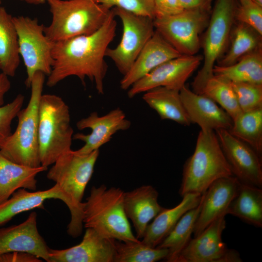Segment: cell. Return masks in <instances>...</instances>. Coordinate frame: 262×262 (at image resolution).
<instances>
[{
	"instance_id": "cell-1",
	"label": "cell",
	"mask_w": 262,
	"mask_h": 262,
	"mask_svg": "<svg viewBox=\"0 0 262 262\" xmlns=\"http://www.w3.org/2000/svg\"><path fill=\"white\" fill-rule=\"evenodd\" d=\"M112 8L103 25L95 33L53 43V63L46 85L51 87L66 78L77 77L85 86L88 78L99 94H104L108 66L105 53L115 35L116 21Z\"/></svg>"
},
{
	"instance_id": "cell-2",
	"label": "cell",
	"mask_w": 262,
	"mask_h": 262,
	"mask_svg": "<svg viewBox=\"0 0 262 262\" xmlns=\"http://www.w3.org/2000/svg\"><path fill=\"white\" fill-rule=\"evenodd\" d=\"M124 193L120 188L93 186L83 202L84 227L107 238L122 242L139 241L133 234L125 211Z\"/></svg>"
},
{
	"instance_id": "cell-3",
	"label": "cell",
	"mask_w": 262,
	"mask_h": 262,
	"mask_svg": "<svg viewBox=\"0 0 262 262\" xmlns=\"http://www.w3.org/2000/svg\"><path fill=\"white\" fill-rule=\"evenodd\" d=\"M52 15L44 33L51 41L88 35L104 23L112 8L94 0H48Z\"/></svg>"
},
{
	"instance_id": "cell-4",
	"label": "cell",
	"mask_w": 262,
	"mask_h": 262,
	"mask_svg": "<svg viewBox=\"0 0 262 262\" xmlns=\"http://www.w3.org/2000/svg\"><path fill=\"white\" fill-rule=\"evenodd\" d=\"M232 175L215 131L201 130L195 151L183 165L180 195L202 194L215 180Z\"/></svg>"
},
{
	"instance_id": "cell-5",
	"label": "cell",
	"mask_w": 262,
	"mask_h": 262,
	"mask_svg": "<svg viewBox=\"0 0 262 262\" xmlns=\"http://www.w3.org/2000/svg\"><path fill=\"white\" fill-rule=\"evenodd\" d=\"M45 79L43 73L34 74L29 102L25 108L19 111L15 131L0 148V152L7 159L32 167L41 166L38 142L39 105Z\"/></svg>"
},
{
	"instance_id": "cell-6",
	"label": "cell",
	"mask_w": 262,
	"mask_h": 262,
	"mask_svg": "<svg viewBox=\"0 0 262 262\" xmlns=\"http://www.w3.org/2000/svg\"><path fill=\"white\" fill-rule=\"evenodd\" d=\"M38 142L41 165L53 164L70 150L73 130L69 108L59 96L42 94L39 105Z\"/></svg>"
},
{
	"instance_id": "cell-7",
	"label": "cell",
	"mask_w": 262,
	"mask_h": 262,
	"mask_svg": "<svg viewBox=\"0 0 262 262\" xmlns=\"http://www.w3.org/2000/svg\"><path fill=\"white\" fill-rule=\"evenodd\" d=\"M235 8L234 0L216 1L203 40V66L192 84L193 91L197 94H201L207 81L213 75L215 63L223 53L230 36Z\"/></svg>"
},
{
	"instance_id": "cell-8",
	"label": "cell",
	"mask_w": 262,
	"mask_h": 262,
	"mask_svg": "<svg viewBox=\"0 0 262 262\" xmlns=\"http://www.w3.org/2000/svg\"><path fill=\"white\" fill-rule=\"evenodd\" d=\"M210 7L184 10L153 19L155 30L180 54L196 55L200 49L199 35L208 26Z\"/></svg>"
},
{
	"instance_id": "cell-9",
	"label": "cell",
	"mask_w": 262,
	"mask_h": 262,
	"mask_svg": "<svg viewBox=\"0 0 262 262\" xmlns=\"http://www.w3.org/2000/svg\"><path fill=\"white\" fill-rule=\"evenodd\" d=\"M18 37L19 52L27 71L25 85L30 88L37 72L49 76L52 69L53 42L44 33L45 27L36 18L19 16L13 17Z\"/></svg>"
},
{
	"instance_id": "cell-10",
	"label": "cell",
	"mask_w": 262,
	"mask_h": 262,
	"mask_svg": "<svg viewBox=\"0 0 262 262\" xmlns=\"http://www.w3.org/2000/svg\"><path fill=\"white\" fill-rule=\"evenodd\" d=\"M99 153L97 149L89 154H80L71 149L57 159L47 174V178L59 185L82 213V199Z\"/></svg>"
},
{
	"instance_id": "cell-11",
	"label": "cell",
	"mask_w": 262,
	"mask_h": 262,
	"mask_svg": "<svg viewBox=\"0 0 262 262\" xmlns=\"http://www.w3.org/2000/svg\"><path fill=\"white\" fill-rule=\"evenodd\" d=\"M115 16L121 20V40L113 49L108 48L105 56L110 58L123 76L128 73L155 29L153 19L133 14L117 7L113 8Z\"/></svg>"
},
{
	"instance_id": "cell-12",
	"label": "cell",
	"mask_w": 262,
	"mask_h": 262,
	"mask_svg": "<svg viewBox=\"0 0 262 262\" xmlns=\"http://www.w3.org/2000/svg\"><path fill=\"white\" fill-rule=\"evenodd\" d=\"M226 214L217 217L198 235L191 238L177 262H241L239 253L229 249L222 239Z\"/></svg>"
},
{
	"instance_id": "cell-13",
	"label": "cell",
	"mask_w": 262,
	"mask_h": 262,
	"mask_svg": "<svg viewBox=\"0 0 262 262\" xmlns=\"http://www.w3.org/2000/svg\"><path fill=\"white\" fill-rule=\"evenodd\" d=\"M62 200L68 208L71 219L67 225L72 230H78L83 226V214L73 204L59 185L39 191L20 188L6 201L0 204V227L9 222L16 215L34 209H44V202L49 199Z\"/></svg>"
},
{
	"instance_id": "cell-14",
	"label": "cell",
	"mask_w": 262,
	"mask_h": 262,
	"mask_svg": "<svg viewBox=\"0 0 262 262\" xmlns=\"http://www.w3.org/2000/svg\"><path fill=\"white\" fill-rule=\"evenodd\" d=\"M202 60L200 55H181L169 60L134 82L129 89L128 96L131 98L158 87L180 90Z\"/></svg>"
},
{
	"instance_id": "cell-15",
	"label": "cell",
	"mask_w": 262,
	"mask_h": 262,
	"mask_svg": "<svg viewBox=\"0 0 262 262\" xmlns=\"http://www.w3.org/2000/svg\"><path fill=\"white\" fill-rule=\"evenodd\" d=\"M232 175L242 183L262 187V157L226 130L215 131Z\"/></svg>"
},
{
	"instance_id": "cell-16",
	"label": "cell",
	"mask_w": 262,
	"mask_h": 262,
	"mask_svg": "<svg viewBox=\"0 0 262 262\" xmlns=\"http://www.w3.org/2000/svg\"><path fill=\"white\" fill-rule=\"evenodd\" d=\"M131 126V121L127 119L125 113L120 108L112 110L102 116H99L97 112H92L76 123L78 130L89 128L91 131L87 134L82 133L73 134V140L84 143L81 148L75 151L80 154H87L99 149L109 142L115 133L127 130Z\"/></svg>"
},
{
	"instance_id": "cell-17",
	"label": "cell",
	"mask_w": 262,
	"mask_h": 262,
	"mask_svg": "<svg viewBox=\"0 0 262 262\" xmlns=\"http://www.w3.org/2000/svg\"><path fill=\"white\" fill-rule=\"evenodd\" d=\"M37 216L33 212L23 222L0 228V255L23 251L49 262V247L38 230Z\"/></svg>"
},
{
	"instance_id": "cell-18",
	"label": "cell",
	"mask_w": 262,
	"mask_h": 262,
	"mask_svg": "<svg viewBox=\"0 0 262 262\" xmlns=\"http://www.w3.org/2000/svg\"><path fill=\"white\" fill-rule=\"evenodd\" d=\"M115 241L86 228L80 244L64 249L49 248V262H114Z\"/></svg>"
},
{
	"instance_id": "cell-19",
	"label": "cell",
	"mask_w": 262,
	"mask_h": 262,
	"mask_svg": "<svg viewBox=\"0 0 262 262\" xmlns=\"http://www.w3.org/2000/svg\"><path fill=\"white\" fill-rule=\"evenodd\" d=\"M241 182L233 175L214 181L202 194L199 214L195 224L193 234L198 235L207 227L227 210L238 191Z\"/></svg>"
},
{
	"instance_id": "cell-20",
	"label": "cell",
	"mask_w": 262,
	"mask_h": 262,
	"mask_svg": "<svg viewBox=\"0 0 262 262\" xmlns=\"http://www.w3.org/2000/svg\"><path fill=\"white\" fill-rule=\"evenodd\" d=\"M180 94L191 123L198 125L201 130L229 131L231 128L232 118L210 98L190 90L185 85L180 89Z\"/></svg>"
},
{
	"instance_id": "cell-21",
	"label": "cell",
	"mask_w": 262,
	"mask_h": 262,
	"mask_svg": "<svg viewBox=\"0 0 262 262\" xmlns=\"http://www.w3.org/2000/svg\"><path fill=\"white\" fill-rule=\"evenodd\" d=\"M181 55L156 30L120 82V88L129 89L138 80L163 63Z\"/></svg>"
},
{
	"instance_id": "cell-22",
	"label": "cell",
	"mask_w": 262,
	"mask_h": 262,
	"mask_svg": "<svg viewBox=\"0 0 262 262\" xmlns=\"http://www.w3.org/2000/svg\"><path fill=\"white\" fill-rule=\"evenodd\" d=\"M159 194L151 185H142L124 196V209L135 229L136 238L143 237L149 222L164 209L158 201Z\"/></svg>"
},
{
	"instance_id": "cell-23",
	"label": "cell",
	"mask_w": 262,
	"mask_h": 262,
	"mask_svg": "<svg viewBox=\"0 0 262 262\" xmlns=\"http://www.w3.org/2000/svg\"><path fill=\"white\" fill-rule=\"evenodd\" d=\"M202 194L189 193L182 196L181 202L170 209L164 208L148 225L142 243L152 247H157L169 233L181 216L188 211L197 206Z\"/></svg>"
},
{
	"instance_id": "cell-24",
	"label": "cell",
	"mask_w": 262,
	"mask_h": 262,
	"mask_svg": "<svg viewBox=\"0 0 262 262\" xmlns=\"http://www.w3.org/2000/svg\"><path fill=\"white\" fill-rule=\"evenodd\" d=\"M47 169L42 165L32 167L14 163L0 152V204L19 189L35 191L36 176Z\"/></svg>"
},
{
	"instance_id": "cell-25",
	"label": "cell",
	"mask_w": 262,
	"mask_h": 262,
	"mask_svg": "<svg viewBox=\"0 0 262 262\" xmlns=\"http://www.w3.org/2000/svg\"><path fill=\"white\" fill-rule=\"evenodd\" d=\"M143 100L163 119L189 126L191 122L182 104L180 90L158 87L145 92Z\"/></svg>"
},
{
	"instance_id": "cell-26",
	"label": "cell",
	"mask_w": 262,
	"mask_h": 262,
	"mask_svg": "<svg viewBox=\"0 0 262 262\" xmlns=\"http://www.w3.org/2000/svg\"><path fill=\"white\" fill-rule=\"evenodd\" d=\"M228 214L251 225L262 228V188L241 183L237 194L227 210Z\"/></svg>"
},
{
	"instance_id": "cell-27",
	"label": "cell",
	"mask_w": 262,
	"mask_h": 262,
	"mask_svg": "<svg viewBox=\"0 0 262 262\" xmlns=\"http://www.w3.org/2000/svg\"><path fill=\"white\" fill-rule=\"evenodd\" d=\"M20 63L18 37L13 17L0 7V69L14 77Z\"/></svg>"
},
{
	"instance_id": "cell-28",
	"label": "cell",
	"mask_w": 262,
	"mask_h": 262,
	"mask_svg": "<svg viewBox=\"0 0 262 262\" xmlns=\"http://www.w3.org/2000/svg\"><path fill=\"white\" fill-rule=\"evenodd\" d=\"M213 74L231 82H244L262 84V51L261 47L245 55L228 66L213 67Z\"/></svg>"
},
{
	"instance_id": "cell-29",
	"label": "cell",
	"mask_w": 262,
	"mask_h": 262,
	"mask_svg": "<svg viewBox=\"0 0 262 262\" xmlns=\"http://www.w3.org/2000/svg\"><path fill=\"white\" fill-rule=\"evenodd\" d=\"M202 201V194L198 205L186 212L157 246L168 250V255L165 259L166 262H177L180 253L191 239L201 209Z\"/></svg>"
},
{
	"instance_id": "cell-30",
	"label": "cell",
	"mask_w": 262,
	"mask_h": 262,
	"mask_svg": "<svg viewBox=\"0 0 262 262\" xmlns=\"http://www.w3.org/2000/svg\"><path fill=\"white\" fill-rule=\"evenodd\" d=\"M262 156V108L242 112L228 131Z\"/></svg>"
},
{
	"instance_id": "cell-31",
	"label": "cell",
	"mask_w": 262,
	"mask_h": 262,
	"mask_svg": "<svg viewBox=\"0 0 262 262\" xmlns=\"http://www.w3.org/2000/svg\"><path fill=\"white\" fill-rule=\"evenodd\" d=\"M260 36L249 26L239 23L232 32L229 49L217 65L225 66L232 65L245 55L261 47Z\"/></svg>"
},
{
	"instance_id": "cell-32",
	"label": "cell",
	"mask_w": 262,
	"mask_h": 262,
	"mask_svg": "<svg viewBox=\"0 0 262 262\" xmlns=\"http://www.w3.org/2000/svg\"><path fill=\"white\" fill-rule=\"evenodd\" d=\"M114 262H155L165 259L166 248L152 247L142 241L122 242L115 240Z\"/></svg>"
},
{
	"instance_id": "cell-33",
	"label": "cell",
	"mask_w": 262,
	"mask_h": 262,
	"mask_svg": "<svg viewBox=\"0 0 262 262\" xmlns=\"http://www.w3.org/2000/svg\"><path fill=\"white\" fill-rule=\"evenodd\" d=\"M201 95L219 104L232 121L243 112L237 102L231 82L224 77L213 75L207 81Z\"/></svg>"
},
{
	"instance_id": "cell-34",
	"label": "cell",
	"mask_w": 262,
	"mask_h": 262,
	"mask_svg": "<svg viewBox=\"0 0 262 262\" xmlns=\"http://www.w3.org/2000/svg\"><path fill=\"white\" fill-rule=\"evenodd\" d=\"M231 84L243 112L262 108V84L244 82Z\"/></svg>"
},
{
	"instance_id": "cell-35",
	"label": "cell",
	"mask_w": 262,
	"mask_h": 262,
	"mask_svg": "<svg viewBox=\"0 0 262 262\" xmlns=\"http://www.w3.org/2000/svg\"><path fill=\"white\" fill-rule=\"evenodd\" d=\"M234 19L262 35V6L250 0L235 8Z\"/></svg>"
},
{
	"instance_id": "cell-36",
	"label": "cell",
	"mask_w": 262,
	"mask_h": 262,
	"mask_svg": "<svg viewBox=\"0 0 262 262\" xmlns=\"http://www.w3.org/2000/svg\"><path fill=\"white\" fill-rule=\"evenodd\" d=\"M24 96L17 95L10 103L0 106V148L11 134L12 121L22 109Z\"/></svg>"
},
{
	"instance_id": "cell-37",
	"label": "cell",
	"mask_w": 262,
	"mask_h": 262,
	"mask_svg": "<svg viewBox=\"0 0 262 262\" xmlns=\"http://www.w3.org/2000/svg\"><path fill=\"white\" fill-rule=\"evenodd\" d=\"M112 8L117 7L135 14L154 18L153 0H94Z\"/></svg>"
},
{
	"instance_id": "cell-38",
	"label": "cell",
	"mask_w": 262,
	"mask_h": 262,
	"mask_svg": "<svg viewBox=\"0 0 262 262\" xmlns=\"http://www.w3.org/2000/svg\"><path fill=\"white\" fill-rule=\"evenodd\" d=\"M153 3L154 18L172 16L184 10L180 0H153Z\"/></svg>"
},
{
	"instance_id": "cell-39",
	"label": "cell",
	"mask_w": 262,
	"mask_h": 262,
	"mask_svg": "<svg viewBox=\"0 0 262 262\" xmlns=\"http://www.w3.org/2000/svg\"><path fill=\"white\" fill-rule=\"evenodd\" d=\"M35 255L23 251H14L0 255V262H41Z\"/></svg>"
},
{
	"instance_id": "cell-40",
	"label": "cell",
	"mask_w": 262,
	"mask_h": 262,
	"mask_svg": "<svg viewBox=\"0 0 262 262\" xmlns=\"http://www.w3.org/2000/svg\"><path fill=\"white\" fill-rule=\"evenodd\" d=\"M212 0H180L183 10L210 7Z\"/></svg>"
},
{
	"instance_id": "cell-41",
	"label": "cell",
	"mask_w": 262,
	"mask_h": 262,
	"mask_svg": "<svg viewBox=\"0 0 262 262\" xmlns=\"http://www.w3.org/2000/svg\"><path fill=\"white\" fill-rule=\"evenodd\" d=\"M11 87L8 76L3 72L0 73V106L4 105V97Z\"/></svg>"
},
{
	"instance_id": "cell-42",
	"label": "cell",
	"mask_w": 262,
	"mask_h": 262,
	"mask_svg": "<svg viewBox=\"0 0 262 262\" xmlns=\"http://www.w3.org/2000/svg\"><path fill=\"white\" fill-rule=\"evenodd\" d=\"M32 4H40L47 2L48 0H19Z\"/></svg>"
},
{
	"instance_id": "cell-43",
	"label": "cell",
	"mask_w": 262,
	"mask_h": 262,
	"mask_svg": "<svg viewBox=\"0 0 262 262\" xmlns=\"http://www.w3.org/2000/svg\"><path fill=\"white\" fill-rule=\"evenodd\" d=\"M253 2L256 3L259 5L262 6V0H251Z\"/></svg>"
},
{
	"instance_id": "cell-44",
	"label": "cell",
	"mask_w": 262,
	"mask_h": 262,
	"mask_svg": "<svg viewBox=\"0 0 262 262\" xmlns=\"http://www.w3.org/2000/svg\"><path fill=\"white\" fill-rule=\"evenodd\" d=\"M250 0H239L240 3H245Z\"/></svg>"
},
{
	"instance_id": "cell-45",
	"label": "cell",
	"mask_w": 262,
	"mask_h": 262,
	"mask_svg": "<svg viewBox=\"0 0 262 262\" xmlns=\"http://www.w3.org/2000/svg\"><path fill=\"white\" fill-rule=\"evenodd\" d=\"M1 0H0V4L1 3Z\"/></svg>"
}]
</instances>
